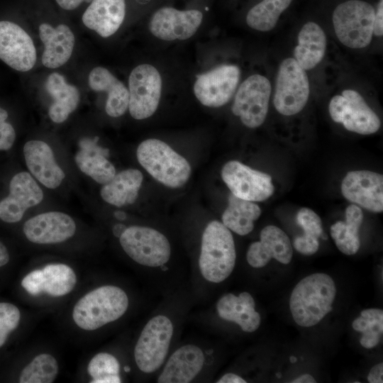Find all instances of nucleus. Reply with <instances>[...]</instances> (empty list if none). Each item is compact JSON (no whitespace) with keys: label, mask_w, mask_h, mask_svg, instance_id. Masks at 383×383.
I'll return each instance as SVG.
<instances>
[{"label":"nucleus","mask_w":383,"mask_h":383,"mask_svg":"<svg viewBox=\"0 0 383 383\" xmlns=\"http://www.w3.org/2000/svg\"><path fill=\"white\" fill-rule=\"evenodd\" d=\"M373 34L379 37L383 35V0L379 1L375 12Z\"/></svg>","instance_id":"nucleus-41"},{"label":"nucleus","mask_w":383,"mask_h":383,"mask_svg":"<svg viewBox=\"0 0 383 383\" xmlns=\"http://www.w3.org/2000/svg\"><path fill=\"white\" fill-rule=\"evenodd\" d=\"M119 241L124 252L141 265L160 267L170 260L171 248L167 238L152 228L128 227L121 234Z\"/></svg>","instance_id":"nucleus-6"},{"label":"nucleus","mask_w":383,"mask_h":383,"mask_svg":"<svg viewBox=\"0 0 383 383\" xmlns=\"http://www.w3.org/2000/svg\"><path fill=\"white\" fill-rule=\"evenodd\" d=\"M204 355L200 348L187 345L174 351L157 379L158 383H188L201 370Z\"/></svg>","instance_id":"nucleus-23"},{"label":"nucleus","mask_w":383,"mask_h":383,"mask_svg":"<svg viewBox=\"0 0 383 383\" xmlns=\"http://www.w3.org/2000/svg\"><path fill=\"white\" fill-rule=\"evenodd\" d=\"M255 307L253 297L246 292L238 296L224 294L216 304L218 314L222 319L235 323L247 333L255 331L260 326L261 317Z\"/></svg>","instance_id":"nucleus-24"},{"label":"nucleus","mask_w":383,"mask_h":383,"mask_svg":"<svg viewBox=\"0 0 383 383\" xmlns=\"http://www.w3.org/2000/svg\"><path fill=\"white\" fill-rule=\"evenodd\" d=\"M21 287L32 296H38L43 293L42 270H34L28 273L21 281Z\"/></svg>","instance_id":"nucleus-40"},{"label":"nucleus","mask_w":383,"mask_h":383,"mask_svg":"<svg viewBox=\"0 0 383 383\" xmlns=\"http://www.w3.org/2000/svg\"><path fill=\"white\" fill-rule=\"evenodd\" d=\"M221 178L234 196L250 201H262L274 193L271 176L243 163L231 160L221 169Z\"/></svg>","instance_id":"nucleus-13"},{"label":"nucleus","mask_w":383,"mask_h":383,"mask_svg":"<svg viewBox=\"0 0 383 383\" xmlns=\"http://www.w3.org/2000/svg\"><path fill=\"white\" fill-rule=\"evenodd\" d=\"M370 383L383 382V363L379 362L372 367L367 375Z\"/></svg>","instance_id":"nucleus-42"},{"label":"nucleus","mask_w":383,"mask_h":383,"mask_svg":"<svg viewBox=\"0 0 383 383\" xmlns=\"http://www.w3.org/2000/svg\"><path fill=\"white\" fill-rule=\"evenodd\" d=\"M57 4L62 9L72 11L77 9L82 4H89L92 0H55Z\"/></svg>","instance_id":"nucleus-43"},{"label":"nucleus","mask_w":383,"mask_h":383,"mask_svg":"<svg viewBox=\"0 0 383 383\" xmlns=\"http://www.w3.org/2000/svg\"><path fill=\"white\" fill-rule=\"evenodd\" d=\"M326 48V37L321 27L314 22L305 23L298 35V45L294 59L305 71L314 68L323 60Z\"/></svg>","instance_id":"nucleus-26"},{"label":"nucleus","mask_w":383,"mask_h":383,"mask_svg":"<svg viewBox=\"0 0 383 383\" xmlns=\"http://www.w3.org/2000/svg\"><path fill=\"white\" fill-rule=\"evenodd\" d=\"M293 257V247L286 233L277 226L264 227L260 240L252 243L247 251L248 264L255 268L267 265L271 259L283 265H288Z\"/></svg>","instance_id":"nucleus-19"},{"label":"nucleus","mask_w":383,"mask_h":383,"mask_svg":"<svg viewBox=\"0 0 383 383\" xmlns=\"http://www.w3.org/2000/svg\"><path fill=\"white\" fill-rule=\"evenodd\" d=\"M143 180V174L138 170H123L104 184L100 195L106 203L117 207L132 204L138 196Z\"/></svg>","instance_id":"nucleus-28"},{"label":"nucleus","mask_w":383,"mask_h":383,"mask_svg":"<svg viewBox=\"0 0 383 383\" xmlns=\"http://www.w3.org/2000/svg\"><path fill=\"white\" fill-rule=\"evenodd\" d=\"M74 160L79 170L99 184H106L116 174L113 164L100 154L81 150Z\"/></svg>","instance_id":"nucleus-36"},{"label":"nucleus","mask_w":383,"mask_h":383,"mask_svg":"<svg viewBox=\"0 0 383 383\" xmlns=\"http://www.w3.org/2000/svg\"><path fill=\"white\" fill-rule=\"evenodd\" d=\"M59 365L56 358L48 353L36 355L20 374V383H52L56 379Z\"/></svg>","instance_id":"nucleus-35"},{"label":"nucleus","mask_w":383,"mask_h":383,"mask_svg":"<svg viewBox=\"0 0 383 383\" xmlns=\"http://www.w3.org/2000/svg\"><path fill=\"white\" fill-rule=\"evenodd\" d=\"M116 216L118 218H123L125 217V213L121 211L116 213Z\"/></svg>","instance_id":"nucleus-47"},{"label":"nucleus","mask_w":383,"mask_h":383,"mask_svg":"<svg viewBox=\"0 0 383 383\" xmlns=\"http://www.w3.org/2000/svg\"><path fill=\"white\" fill-rule=\"evenodd\" d=\"M9 261V254L6 247L0 242V267L6 265Z\"/></svg>","instance_id":"nucleus-45"},{"label":"nucleus","mask_w":383,"mask_h":383,"mask_svg":"<svg viewBox=\"0 0 383 383\" xmlns=\"http://www.w3.org/2000/svg\"><path fill=\"white\" fill-rule=\"evenodd\" d=\"M173 335V325L169 318L158 315L144 326L134 348L138 369L152 373L163 363Z\"/></svg>","instance_id":"nucleus-7"},{"label":"nucleus","mask_w":383,"mask_h":383,"mask_svg":"<svg viewBox=\"0 0 383 383\" xmlns=\"http://www.w3.org/2000/svg\"><path fill=\"white\" fill-rule=\"evenodd\" d=\"M41 270L43 293L51 296H65L73 290L77 284L76 274L67 265L49 264Z\"/></svg>","instance_id":"nucleus-32"},{"label":"nucleus","mask_w":383,"mask_h":383,"mask_svg":"<svg viewBox=\"0 0 383 383\" xmlns=\"http://www.w3.org/2000/svg\"><path fill=\"white\" fill-rule=\"evenodd\" d=\"M345 221H338L331 226V235L342 253L353 255L360 247L359 229L364 216L360 206L351 204L345 209Z\"/></svg>","instance_id":"nucleus-29"},{"label":"nucleus","mask_w":383,"mask_h":383,"mask_svg":"<svg viewBox=\"0 0 383 383\" xmlns=\"http://www.w3.org/2000/svg\"><path fill=\"white\" fill-rule=\"evenodd\" d=\"M136 155L140 165L155 180L167 187H182L191 175L188 161L159 139L143 140L137 148Z\"/></svg>","instance_id":"nucleus-4"},{"label":"nucleus","mask_w":383,"mask_h":383,"mask_svg":"<svg viewBox=\"0 0 383 383\" xmlns=\"http://www.w3.org/2000/svg\"><path fill=\"white\" fill-rule=\"evenodd\" d=\"M7 111L0 106V150H9L16 139V132L9 123L6 122Z\"/></svg>","instance_id":"nucleus-39"},{"label":"nucleus","mask_w":383,"mask_h":383,"mask_svg":"<svg viewBox=\"0 0 383 383\" xmlns=\"http://www.w3.org/2000/svg\"><path fill=\"white\" fill-rule=\"evenodd\" d=\"M217 383H245L246 381L234 373H227L221 377L217 382Z\"/></svg>","instance_id":"nucleus-44"},{"label":"nucleus","mask_w":383,"mask_h":383,"mask_svg":"<svg viewBox=\"0 0 383 383\" xmlns=\"http://www.w3.org/2000/svg\"><path fill=\"white\" fill-rule=\"evenodd\" d=\"M240 70L235 65H221L196 77L193 91L204 106L218 108L224 106L235 94Z\"/></svg>","instance_id":"nucleus-12"},{"label":"nucleus","mask_w":383,"mask_h":383,"mask_svg":"<svg viewBox=\"0 0 383 383\" xmlns=\"http://www.w3.org/2000/svg\"><path fill=\"white\" fill-rule=\"evenodd\" d=\"M39 36L44 45L43 65L50 69L57 68L70 58L75 43L72 30L65 24L52 27L48 23L39 26Z\"/></svg>","instance_id":"nucleus-22"},{"label":"nucleus","mask_w":383,"mask_h":383,"mask_svg":"<svg viewBox=\"0 0 383 383\" xmlns=\"http://www.w3.org/2000/svg\"><path fill=\"white\" fill-rule=\"evenodd\" d=\"M9 191V194L0 202V218L6 223L21 221L27 209L43 199V190L26 172L17 173L12 177Z\"/></svg>","instance_id":"nucleus-17"},{"label":"nucleus","mask_w":383,"mask_h":383,"mask_svg":"<svg viewBox=\"0 0 383 383\" xmlns=\"http://www.w3.org/2000/svg\"><path fill=\"white\" fill-rule=\"evenodd\" d=\"M353 329L362 333L360 345L371 349L380 342L383 333V311L381 309L370 308L361 311L360 316L352 323Z\"/></svg>","instance_id":"nucleus-34"},{"label":"nucleus","mask_w":383,"mask_h":383,"mask_svg":"<svg viewBox=\"0 0 383 383\" xmlns=\"http://www.w3.org/2000/svg\"><path fill=\"white\" fill-rule=\"evenodd\" d=\"M126 11V0H92L83 13L82 20L86 27L103 38H108L122 25Z\"/></svg>","instance_id":"nucleus-21"},{"label":"nucleus","mask_w":383,"mask_h":383,"mask_svg":"<svg viewBox=\"0 0 383 383\" xmlns=\"http://www.w3.org/2000/svg\"><path fill=\"white\" fill-rule=\"evenodd\" d=\"M20 321L21 312L16 306L0 302V348L6 342L9 334L18 326Z\"/></svg>","instance_id":"nucleus-38"},{"label":"nucleus","mask_w":383,"mask_h":383,"mask_svg":"<svg viewBox=\"0 0 383 383\" xmlns=\"http://www.w3.org/2000/svg\"><path fill=\"white\" fill-rule=\"evenodd\" d=\"M76 223L68 214L49 211L38 214L23 225L26 238L36 244H56L71 238L76 232Z\"/></svg>","instance_id":"nucleus-18"},{"label":"nucleus","mask_w":383,"mask_h":383,"mask_svg":"<svg viewBox=\"0 0 383 383\" xmlns=\"http://www.w3.org/2000/svg\"><path fill=\"white\" fill-rule=\"evenodd\" d=\"M128 304V297L121 288L101 286L77 301L72 310V319L79 328L94 331L121 318L127 311Z\"/></svg>","instance_id":"nucleus-2"},{"label":"nucleus","mask_w":383,"mask_h":383,"mask_svg":"<svg viewBox=\"0 0 383 383\" xmlns=\"http://www.w3.org/2000/svg\"><path fill=\"white\" fill-rule=\"evenodd\" d=\"M87 372L91 383H120V365L118 360L108 353H99L89 361Z\"/></svg>","instance_id":"nucleus-37"},{"label":"nucleus","mask_w":383,"mask_h":383,"mask_svg":"<svg viewBox=\"0 0 383 383\" xmlns=\"http://www.w3.org/2000/svg\"><path fill=\"white\" fill-rule=\"evenodd\" d=\"M340 189L342 194L349 201L372 212H382V174L369 170L348 172Z\"/></svg>","instance_id":"nucleus-16"},{"label":"nucleus","mask_w":383,"mask_h":383,"mask_svg":"<svg viewBox=\"0 0 383 383\" xmlns=\"http://www.w3.org/2000/svg\"><path fill=\"white\" fill-rule=\"evenodd\" d=\"M336 296L333 278L323 272L311 274L294 287L289 298V309L295 323L310 328L319 323L332 310Z\"/></svg>","instance_id":"nucleus-1"},{"label":"nucleus","mask_w":383,"mask_h":383,"mask_svg":"<svg viewBox=\"0 0 383 383\" xmlns=\"http://www.w3.org/2000/svg\"><path fill=\"white\" fill-rule=\"evenodd\" d=\"M0 59L21 72L31 70L36 62V51L30 35L18 24L0 21Z\"/></svg>","instance_id":"nucleus-15"},{"label":"nucleus","mask_w":383,"mask_h":383,"mask_svg":"<svg viewBox=\"0 0 383 383\" xmlns=\"http://www.w3.org/2000/svg\"><path fill=\"white\" fill-rule=\"evenodd\" d=\"M131 116L136 120L152 116L157 111L162 91V79L152 65L143 63L133 69L128 77Z\"/></svg>","instance_id":"nucleus-8"},{"label":"nucleus","mask_w":383,"mask_h":383,"mask_svg":"<svg viewBox=\"0 0 383 383\" xmlns=\"http://www.w3.org/2000/svg\"><path fill=\"white\" fill-rule=\"evenodd\" d=\"M88 80L94 91L107 92L105 111L109 116L116 118L126 113L129 102L128 89L109 70L103 67L94 68Z\"/></svg>","instance_id":"nucleus-25"},{"label":"nucleus","mask_w":383,"mask_h":383,"mask_svg":"<svg viewBox=\"0 0 383 383\" xmlns=\"http://www.w3.org/2000/svg\"><path fill=\"white\" fill-rule=\"evenodd\" d=\"M203 17V13L196 9L182 11L164 6L152 14L148 29L153 36L161 40H185L196 34Z\"/></svg>","instance_id":"nucleus-14"},{"label":"nucleus","mask_w":383,"mask_h":383,"mask_svg":"<svg viewBox=\"0 0 383 383\" xmlns=\"http://www.w3.org/2000/svg\"><path fill=\"white\" fill-rule=\"evenodd\" d=\"M375 11L369 3L349 0L339 4L333 13L338 40L350 48H363L372 38Z\"/></svg>","instance_id":"nucleus-5"},{"label":"nucleus","mask_w":383,"mask_h":383,"mask_svg":"<svg viewBox=\"0 0 383 383\" xmlns=\"http://www.w3.org/2000/svg\"><path fill=\"white\" fill-rule=\"evenodd\" d=\"M236 260L235 243L231 231L218 221H211L201 238L199 265L202 276L220 283L233 272Z\"/></svg>","instance_id":"nucleus-3"},{"label":"nucleus","mask_w":383,"mask_h":383,"mask_svg":"<svg viewBox=\"0 0 383 383\" xmlns=\"http://www.w3.org/2000/svg\"><path fill=\"white\" fill-rule=\"evenodd\" d=\"M228 201V206L222 214V223L240 235H248L254 228V221L261 215L260 207L231 193Z\"/></svg>","instance_id":"nucleus-30"},{"label":"nucleus","mask_w":383,"mask_h":383,"mask_svg":"<svg viewBox=\"0 0 383 383\" xmlns=\"http://www.w3.org/2000/svg\"><path fill=\"white\" fill-rule=\"evenodd\" d=\"M292 383H316L315 378L310 374H303L294 379Z\"/></svg>","instance_id":"nucleus-46"},{"label":"nucleus","mask_w":383,"mask_h":383,"mask_svg":"<svg viewBox=\"0 0 383 383\" xmlns=\"http://www.w3.org/2000/svg\"><path fill=\"white\" fill-rule=\"evenodd\" d=\"M45 89L53 99L48 109L50 119L56 123L64 122L79 104L78 89L67 83L64 77L57 72H52L48 77Z\"/></svg>","instance_id":"nucleus-27"},{"label":"nucleus","mask_w":383,"mask_h":383,"mask_svg":"<svg viewBox=\"0 0 383 383\" xmlns=\"http://www.w3.org/2000/svg\"><path fill=\"white\" fill-rule=\"evenodd\" d=\"M328 111L333 121L358 134L374 133L381 126L378 116L361 94L353 89H345L341 95L334 96L330 101Z\"/></svg>","instance_id":"nucleus-10"},{"label":"nucleus","mask_w":383,"mask_h":383,"mask_svg":"<svg viewBox=\"0 0 383 383\" xmlns=\"http://www.w3.org/2000/svg\"><path fill=\"white\" fill-rule=\"evenodd\" d=\"M309 82L306 71L292 57L284 60L279 67L274 95L276 110L284 116L300 112L309 96Z\"/></svg>","instance_id":"nucleus-9"},{"label":"nucleus","mask_w":383,"mask_h":383,"mask_svg":"<svg viewBox=\"0 0 383 383\" xmlns=\"http://www.w3.org/2000/svg\"><path fill=\"white\" fill-rule=\"evenodd\" d=\"M23 155L30 172L43 185L56 189L61 184L65 174L48 144L38 140H29L23 146Z\"/></svg>","instance_id":"nucleus-20"},{"label":"nucleus","mask_w":383,"mask_h":383,"mask_svg":"<svg viewBox=\"0 0 383 383\" xmlns=\"http://www.w3.org/2000/svg\"><path fill=\"white\" fill-rule=\"evenodd\" d=\"M296 221L304 233L294 238L292 247L304 255L315 254L319 248L318 238L323 233L321 218L312 209L304 207L298 211Z\"/></svg>","instance_id":"nucleus-31"},{"label":"nucleus","mask_w":383,"mask_h":383,"mask_svg":"<svg viewBox=\"0 0 383 383\" xmlns=\"http://www.w3.org/2000/svg\"><path fill=\"white\" fill-rule=\"evenodd\" d=\"M292 0H262L248 12L246 23L256 30L269 31L277 24L280 15Z\"/></svg>","instance_id":"nucleus-33"},{"label":"nucleus","mask_w":383,"mask_h":383,"mask_svg":"<svg viewBox=\"0 0 383 383\" xmlns=\"http://www.w3.org/2000/svg\"><path fill=\"white\" fill-rule=\"evenodd\" d=\"M271 90V84L265 77L258 74L249 76L235 93L233 113L248 128L260 126L268 112Z\"/></svg>","instance_id":"nucleus-11"}]
</instances>
